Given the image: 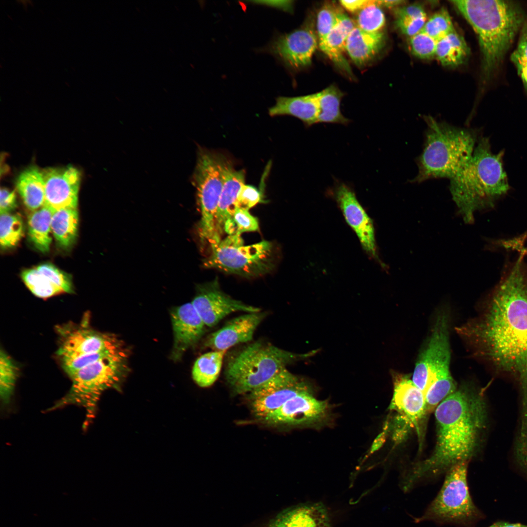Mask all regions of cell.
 I'll return each mask as SVG.
<instances>
[{"label": "cell", "mask_w": 527, "mask_h": 527, "mask_svg": "<svg viewBox=\"0 0 527 527\" xmlns=\"http://www.w3.org/2000/svg\"><path fill=\"white\" fill-rule=\"evenodd\" d=\"M457 331L476 356L519 381L527 405V271L521 258L504 274L481 315Z\"/></svg>", "instance_id": "cell-1"}, {"label": "cell", "mask_w": 527, "mask_h": 527, "mask_svg": "<svg viewBox=\"0 0 527 527\" xmlns=\"http://www.w3.org/2000/svg\"><path fill=\"white\" fill-rule=\"evenodd\" d=\"M437 440L433 452L408 472L402 482L407 492L422 480L446 472L476 453L486 428L487 410L482 393L468 385L443 400L435 411Z\"/></svg>", "instance_id": "cell-2"}, {"label": "cell", "mask_w": 527, "mask_h": 527, "mask_svg": "<svg viewBox=\"0 0 527 527\" xmlns=\"http://www.w3.org/2000/svg\"><path fill=\"white\" fill-rule=\"evenodd\" d=\"M504 154L493 153L489 139L480 137L470 160L450 179L452 200L465 223H472L476 212L492 206L509 190Z\"/></svg>", "instance_id": "cell-3"}, {"label": "cell", "mask_w": 527, "mask_h": 527, "mask_svg": "<svg viewBox=\"0 0 527 527\" xmlns=\"http://www.w3.org/2000/svg\"><path fill=\"white\" fill-rule=\"evenodd\" d=\"M451 2L477 34L485 76L499 66L525 22L523 12L513 1L457 0Z\"/></svg>", "instance_id": "cell-4"}, {"label": "cell", "mask_w": 527, "mask_h": 527, "mask_svg": "<svg viewBox=\"0 0 527 527\" xmlns=\"http://www.w3.org/2000/svg\"><path fill=\"white\" fill-rule=\"evenodd\" d=\"M426 124L422 152L416 160L418 173L412 182L456 175L473 155L479 137L472 129L459 127L430 116L424 117Z\"/></svg>", "instance_id": "cell-5"}, {"label": "cell", "mask_w": 527, "mask_h": 527, "mask_svg": "<svg viewBox=\"0 0 527 527\" xmlns=\"http://www.w3.org/2000/svg\"><path fill=\"white\" fill-rule=\"evenodd\" d=\"M449 315L441 310L416 363L412 380L423 392L428 411L456 390L449 365Z\"/></svg>", "instance_id": "cell-6"}, {"label": "cell", "mask_w": 527, "mask_h": 527, "mask_svg": "<svg viewBox=\"0 0 527 527\" xmlns=\"http://www.w3.org/2000/svg\"><path fill=\"white\" fill-rule=\"evenodd\" d=\"M303 356L257 341L230 358L225 369V379L235 394L249 393Z\"/></svg>", "instance_id": "cell-7"}, {"label": "cell", "mask_w": 527, "mask_h": 527, "mask_svg": "<svg viewBox=\"0 0 527 527\" xmlns=\"http://www.w3.org/2000/svg\"><path fill=\"white\" fill-rule=\"evenodd\" d=\"M232 163L222 154L200 149L194 174L201 212L198 234L202 244L210 247L222 240L216 224L220 195Z\"/></svg>", "instance_id": "cell-8"}, {"label": "cell", "mask_w": 527, "mask_h": 527, "mask_svg": "<svg viewBox=\"0 0 527 527\" xmlns=\"http://www.w3.org/2000/svg\"><path fill=\"white\" fill-rule=\"evenodd\" d=\"M467 462L451 467L446 473L443 485L423 514L415 523L432 521L439 525L450 524L471 527L482 516L470 495L467 481Z\"/></svg>", "instance_id": "cell-9"}, {"label": "cell", "mask_w": 527, "mask_h": 527, "mask_svg": "<svg viewBox=\"0 0 527 527\" xmlns=\"http://www.w3.org/2000/svg\"><path fill=\"white\" fill-rule=\"evenodd\" d=\"M273 245L263 240L245 245L240 234L228 235L203 260L206 268L245 277H255L269 273L274 264Z\"/></svg>", "instance_id": "cell-10"}, {"label": "cell", "mask_w": 527, "mask_h": 527, "mask_svg": "<svg viewBox=\"0 0 527 527\" xmlns=\"http://www.w3.org/2000/svg\"><path fill=\"white\" fill-rule=\"evenodd\" d=\"M121 356L118 354L80 369L70 377L68 393L48 410L69 405L81 406L86 412L85 427L94 418L98 401L105 390L115 386L120 379Z\"/></svg>", "instance_id": "cell-11"}, {"label": "cell", "mask_w": 527, "mask_h": 527, "mask_svg": "<svg viewBox=\"0 0 527 527\" xmlns=\"http://www.w3.org/2000/svg\"><path fill=\"white\" fill-rule=\"evenodd\" d=\"M58 332L60 339L57 355L69 377L83 367L118 352L114 338L86 324L65 325L58 328Z\"/></svg>", "instance_id": "cell-12"}, {"label": "cell", "mask_w": 527, "mask_h": 527, "mask_svg": "<svg viewBox=\"0 0 527 527\" xmlns=\"http://www.w3.org/2000/svg\"><path fill=\"white\" fill-rule=\"evenodd\" d=\"M310 390L306 384L286 368L249 393L253 413L263 419L290 398Z\"/></svg>", "instance_id": "cell-13"}, {"label": "cell", "mask_w": 527, "mask_h": 527, "mask_svg": "<svg viewBox=\"0 0 527 527\" xmlns=\"http://www.w3.org/2000/svg\"><path fill=\"white\" fill-rule=\"evenodd\" d=\"M318 44L314 30L305 25L287 34L275 35L264 51L288 68L297 70L311 63Z\"/></svg>", "instance_id": "cell-14"}, {"label": "cell", "mask_w": 527, "mask_h": 527, "mask_svg": "<svg viewBox=\"0 0 527 527\" xmlns=\"http://www.w3.org/2000/svg\"><path fill=\"white\" fill-rule=\"evenodd\" d=\"M192 304L206 326L216 325L227 315L237 311H261L259 307L233 299L221 289L218 280L200 285Z\"/></svg>", "instance_id": "cell-15"}, {"label": "cell", "mask_w": 527, "mask_h": 527, "mask_svg": "<svg viewBox=\"0 0 527 527\" xmlns=\"http://www.w3.org/2000/svg\"><path fill=\"white\" fill-rule=\"evenodd\" d=\"M330 192L364 250L371 257L378 259L373 222L358 200L353 189L344 182H338Z\"/></svg>", "instance_id": "cell-16"}, {"label": "cell", "mask_w": 527, "mask_h": 527, "mask_svg": "<svg viewBox=\"0 0 527 527\" xmlns=\"http://www.w3.org/2000/svg\"><path fill=\"white\" fill-rule=\"evenodd\" d=\"M327 412V404L316 399L308 390L290 398L262 420L270 425L309 426L323 420Z\"/></svg>", "instance_id": "cell-17"}, {"label": "cell", "mask_w": 527, "mask_h": 527, "mask_svg": "<svg viewBox=\"0 0 527 527\" xmlns=\"http://www.w3.org/2000/svg\"><path fill=\"white\" fill-rule=\"evenodd\" d=\"M44 183V205L53 211L63 208H77L81 174L72 166L48 168L42 171Z\"/></svg>", "instance_id": "cell-18"}, {"label": "cell", "mask_w": 527, "mask_h": 527, "mask_svg": "<svg viewBox=\"0 0 527 527\" xmlns=\"http://www.w3.org/2000/svg\"><path fill=\"white\" fill-rule=\"evenodd\" d=\"M265 317V313L260 311L234 318L211 334L205 345L214 350H226L239 344L249 342Z\"/></svg>", "instance_id": "cell-19"}, {"label": "cell", "mask_w": 527, "mask_h": 527, "mask_svg": "<svg viewBox=\"0 0 527 527\" xmlns=\"http://www.w3.org/2000/svg\"><path fill=\"white\" fill-rule=\"evenodd\" d=\"M392 375L394 392L390 408L418 427L427 413L425 395L407 375L395 372Z\"/></svg>", "instance_id": "cell-20"}, {"label": "cell", "mask_w": 527, "mask_h": 527, "mask_svg": "<svg viewBox=\"0 0 527 527\" xmlns=\"http://www.w3.org/2000/svg\"><path fill=\"white\" fill-rule=\"evenodd\" d=\"M171 318L177 355L197 343L204 334L206 325L191 303L174 309Z\"/></svg>", "instance_id": "cell-21"}, {"label": "cell", "mask_w": 527, "mask_h": 527, "mask_svg": "<svg viewBox=\"0 0 527 527\" xmlns=\"http://www.w3.org/2000/svg\"><path fill=\"white\" fill-rule=\"evenodd\" d=\"M267 527H331V525L325 506L321 503H313L285 509Z\"/></svg>", "instance_id": "cell-22"}, {"label": "cell", "mask_w": 527, "mask_h": 527, "mask_svg": "<svg viewBox=\"0 0 527 527\" xmlns=\"http://www.w3.org/2000/svg\"><path fill=\"white\" fill-rule=\"evenodd\" d=\"M356 26L349 17L338 11L336 25L326 37L318 43L321 51L337 66L349 75L351 70L344 52L347 38Z\"/></svg>", "instance_id": "cell-23"}, {"label": "cell", "mask_w": 527, "mask_h": 527, "mask_svg": "<svg viewBox=\"0 0 527 527\" xmlns=\"http://www.w3.org/2000/svg\"><path fill=\"white\" fill-rule=\"evenodd\" d=\"M319 107L316 93L297 97H279L269 109L270 116L289 115L301 120L306 127L318 123Z\"/></svg>", "instance_id": "cell-24"}, {"label": "cell", "mask_w": 527, "mask_h": 527, "mask_svg": "<svg viewBox=\"0 0 527 527\" xmlns=\"http://www.w3.org/2000/svg\"><path fill=\"white\" fill-rule=\"evenodd\" d=\"M384 44L385 35L382 31L366 32L356 26L347 38L345 49L352 61L362 66L372 60Z\"/></svg>", "instance_id": "cell-25"}, {"label": "cell", "mask_w": 527, "mask_h": 527, "mask_svg": "<svg viewBox=\"0 0 527 527\" xmlns=\"http://www.w3.org/2000/svg\"><path fill=\"white\" fill-rule=\"evenodd\" d=\"M244 182V171L236 170L231 166L226 175L216 216L217 229L221 237L225 223L232 217L237 208L238 194Z\"/></svg>", "instance_id": "cell-26"}, {"label": "cell", "mask_w": 527, "mask_h": 527, "mask_svg": "<svg viewBox=\"0 0 527 527\" xmlns=\"http://www.w3.org/2000/svg\"><path fill=\"white\" fill-rule=\"evenodd\" d=\"M16 188L26 207L31 212L44 205V183L42 171L31 166L23 171L16 182Z\"/></svg>", "instance_id": "cell-27"}, {"label": "cell", "mask_w": 527, "mask_h": 527, "mask_svg": "<svg viewBox=\"0 0 527 527\" xmlns=\"http://www.w3.org/2000/svg\"><path fill=\"white\" fill-rule=\"evenodd\" d=\"M77 208H63L53 211L51 227L58 245L67 249L73 246L78 236Z\"/></svg>", "instance_id": "cell-28"}, {"label": "cell", "mask_w": 527, "mask_h": 527, "mask_svg": "<svg viewBox=\"0 0 527 527\" xmlns=\"http://www.w3.org/2000/svg\"><path fill=\"white\" fill-rule=\"evenodd\" d=\"M53 211L43 205L31 212L28 216L29 239L34 247L42 253L50 250L52 242L51 222Z\"/></svg>", "instance_id": "cell-29"}, {"label": "cell", "mask_w": 527, "mask_h": 527, "mask_svg": "<svg viewBox=\"0 0 527 527\" xmlns=\"http://www.w3.org/2000/svg\"><path fill=\"white\" fill-rule=\"evenodd\" d=\"M469 52L464 38L454 30L437 41L435 57L443 65L455 66L466 60Z\"/></svg>", "instance_id": "cell-30"}, {"label": "cell", "mask_w": 527, "mask_h": 527, "mask_svg": "<svg viewBox=\"0 0 527 527\" xmlns=\"http://www.w3.org/2000/svg\"><path fill=\"white\" fill-rule=\"evenodd\" d=\"M316 94L319 107L318 123L346 125L351 122L341 112L340 105L343 93L337 87L330 85Z\"/></svg>", "instance_id": "cell-31"}, {"label": "cell", "mask_w": 527, "mask_h": 527, "mask_svg": "<svg viewBox=\"0 0 527 527\" xmlns=\"http://www.w3.org/2000/svg\"><path fill=\"white\" fill-rule=\"evenodd\" d=\"M226 350H214L206 353L195 361L192 377L195 383L203 387L211 385L219 376Z\"/></svg>", "instance_id": "cell-32"}, {"label": "cell", "mask_w": 527, "mask_h": 527, "mask_svg": "<svg viewBox=\"0 0 527 527\" xmlns=\"http://www.w3.org/2000/svg\"><path fill=\"white\" fill-rule=\"evenodd\" d=\"M19 368L4 351L0 352V398L3 406L12 400L19 376Z\"/></svg>", "instance_id": "cell-33"}, {"label": "cell", "mask_w": 527, "mask_h": 527, "mask_svg": "<svg viewBox=\"0 0 527 527\" xmlns=\"http://www.w3.org/2000/svg\"><path fill=\"white\" fill-rule=\"evenodd\" d=\"M23 224L19 214L2 213L0 215V243L3 250L16 246L23 236Z\"/></svg>", "instance_id": "cell-34"}, {"label": "cell", "mask_w": 527, "mask_h": 527, "mask_svg": "<svg viewBox=\"0 0 527 527\" xmlns=\"http://www.w3.org/2000/svg\"><path fill=\"white\" fill-rule=\"evenodd\" d=\"M21 277L28 288L37 297L47 298L63 293L36 267L23 271Z\"/></svg>", "instance_id": "cell-35"}, {"label": "cell", "mask_w": 527, "mask_h": 527, "mask_svg": "<svg viewBox=\"0 0 527 527\" xmlns=\"http://www.w3.org/2000/svg\"><path fill=\"white\" fill-rule=\"evenodd\" d=\"M385 23L383 11L376 0H371L359 11L356 26L366 32L376 33L382 31Z\"/></svg>", "instance_id": "cell-36"}, {"label": "cell", "mask_w": 527, "mask_h": 527, "mask_svg": "<svg viewBox=\"0 0 527 527\" xmlns=\"http://www.w3.org/2000/svg\"><path fill=\"white\" fill-rule=\"evenodd\" d=\"M258 219L252 215L248 210L237 208L232 217L224 225V232L228 235L240 234L245 232L259 230Z\"/></svg>", "instance_id": "cell-37"}, {"label": "cell", "mask_w": 527, "mask_h": 527, "mask_svg": "<svg viewBox=\"0 0 527 527\" xmlns=\"http://www.w3.org/2000/svg\"><path fill=\"white\" fill-rule=\"evenodd\" d=\"M454 30L449 13L442 9L426 20L421 31L438 41Z\"/></svg>", "instance_id": "cell-38"}, {"label": "cell", "mask_w": 527, "mask_h": 527, "mask_svg": "<svg viewBox=\"0 0 527 527\" xmlns=\"http://www.w3.org/2000/svg\"><path fill=\"white\" fill-rule=\"evenodd\" d=\"M437 41L421 31L409 37L408 44L411 53L417 57L429 59L435 56Z\"/></svg>", "instance_id": "cell-39"}, {"label": "cell", "mask_w": 527, "mask_h": 527, "mask_svg": "<svg viewBox=\"0 0 527 527\" xmlns=\"http://www.w3.org/2000/svg\"><path fill=\"white\" fill-rule=\"evenodd\" d=\"M338 10L329 4L324 5L317 17V33L318 43L323 41L337 23Z\"/></svg>", "instance_id": "cell-40"}, {"label": "cell", "mask_w": 527, "mask_h": 527, "mask_svg": "<svg viewBox=\"0 0 527 527\" xmlns=\"http://www.w3.org/2000/svg\"><path fill=\"white\" fill-rule=\"evenodd\" d=\"M36 267L41 273L47 277L63 293L72 292V281L66 273L50 263L43 264Z\"/></svg>", "instance_id": "cell-41"}, {"label": "cell", "mask_w": 527, "mask_h": 527, "mask_svg": "<svg viewBox=\"0 0 527 527\" xmlns=\"http://www.w3.org/2000/svg\"><path fill=\"white\" fill-rule=\"evenodd\" d=\"M263 200L261 191L253 185L244 184L238 194L237 208L248 210Z\"/></svg>", "instance_id": "cell-42"}, {"label": "cell", "mask_w": 527, "mask_h": 527, "mask_svg": "<svg viewBox=\"0 0 527 527\" xmlns=\"http://www.w3.org/2000/svg\"><path fill=\"white\" fill-rule=\"evenodd\" d=\"M520 37L517 48L511 56V60L516 66L518 74L527 66V21H525L521 30Z\"/></svg>", "instance_id": "cell-43"}, {"label": "cell", "mask_w": 527, "mask_h": 527, "mask_svg": "<svg viewBox=\"0 0 527 527\" xmlns=\"http://www.w3.org/2000/svg\"><path fill=\"white\" fill-rule=\"evenodd\" d=\"M426 20V17L396 19L395 24L403 34L411 37L422 31Z\"/></svg>", "instance_id": "cell-44"}, {"label": "cell", "mask_w": 527, "mask_h": 527, "mask_svg": "<svg viewBox=\"0 0 527 527\" xmlns=\"http://www.w3.org/2000/svg\"><path fill=\"white\" fill-rule=\"evenodd\" d=\"M17 206L16 196L14 191L6 188H1L0 195V212L10 213Z\"/></svg>", "instance_id": "cell-45"}, {"label": "cell", "mask_w": 527, "mask_h": 527, "mask_svg": "<svg viewBox=\"0 0 527 527\" xmlns=\"http://www.w3.org/2000/svg\"><path fill=\"white\" fill-rule=\"evenodd\" d=\"M396 19L417 18L426 17L423 7L418 4H411L398 8L395 11Z\"/></svg>", "instance_id": "cell-46"}, {"label": "cell", "mask_w": 527, "mask_h": 527, "mask_svg": "<svg viewBox=\"0 0 527 527\" xmlns=\"http://www.w3.org/2000/svg\"><path fill=\"white\" fill-rule=\"evenodd\" d=\"M371 0H340V2L342 6L346 10L353 13L360 11L367 5L371 2Z\"/></svg>", "instance_id": "cell-47"}, {"label": "cell", "mask_w": 527, "mask_h": 527, "mask_svg": "<svg viewBox=\"0 0 527 527\" xmlns=\"http://www.w3.org/2000/svg\"><path fill=\"white\" fill-rule=\"evenodd\" d=\"M257 4L267 5L272 7L279 8L285 11H291L292 9L293 1L291 0L280 1H256Z\"/></svg>", "instance_id": "cell-48"}, {"label": "cell", "mask_w": 527, "mask_h": 527, "mask_svg": "<svg viewBox=\"0 0 527 527\" xmlns=\"http://www.w3.org/2000/svg\"><path fill=\"white\" fill-rule=\"evenodd\" d=\"M376 3H377V4L379 5L380 7L381 6H384V7H387V8L395 7H396L397 6H398L399 5L402 4V3L404 2V1H403V0H376Z\"/></svg>", "instance_id": "cell-49"}, {"label": "cell", "mask_w": 527, "mask_h": 527, "mask_svg": "<svg viewBox=\"0 0 527 527\" xmlns=\"http://www.w3.org/2000/svg\"><path fill=\"white\" fill-rule=\"evenodd\" d=\"M488 527H527V525L520 523H510L505 522L495 523Z\"/></svg>", "instance_id": "cell-50"}, {"label": "cell", "mask_w": 527, "mask_h": 527, "mask_svg": "<svg viewBox=\"0 0 527 527\" xmlns=\"http://www.w3.org/2000/svg\"><path fill=\"white\" fill-rule=\"evenodd\" d=\"M384 435L383 433V434H381L374 442L371 448L372 451H375L381 446L384 441Z\"/></svg>", "instance_id": "cell-51"}, {"label": "cell", "mask_w": 527, "mask_h": 527, "mask_svg": "<svg viewBox=\"0 0 527 527\" xmlns=\"http://www.w3.org/2000/svg\"><path fill=\"white\" fill-rule=\"evenodd\" d=\"M518 74L521 77L523 83L527 89V66L523 68Z\"/></svg>", "instance_id": "cell-52"}, {"label": "cell", "mask_w": 527, "mask_h": 527, "mask_svg": "<svg viewBox=\"0 0 527 527\" xmlns=\"http://www.w3.org/2000/svg\"><path fill=\"white\" fill-rule=\"evenodd\" d=\"M511 243H512L513 244H510L509 246L512 245V246H514L516 249L519 250V251H520L521 252L522 254H527V249H526V248H523V247H520L518 245H517V244H515L513 242H512V243L511 242Z\"/></svg>", "instance_id": "cell-53"}]
</instances>
